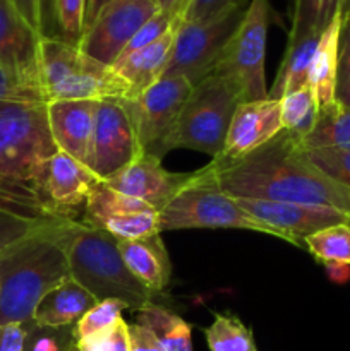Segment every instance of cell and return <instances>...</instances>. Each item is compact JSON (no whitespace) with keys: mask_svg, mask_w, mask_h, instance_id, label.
Returning <instances> with one entry per match:
<instances>
[{"mask_svg":"<svg viewBox=\"0 0 350 351\" xmlns=\"http://www.w3.org/2000/svg\"><path fill=\"white\" fill-rule=\"evenodd\" d=\"M106 2H110V0H88V7H86V19H84V26L86 24L91 23L93 19H95L96 14L102 10V7L105 5Z\"/></svg>","mask_w":350,"mask_h":351,"instance_id":"obj_47","label":"cell"},{"mask_svg":"<svg viewBox=\"0 0 350 351\" xmlns=\"http://www.w3.org/2000/svg\"><path fill=\"white\" fill-rule=\"evenodd\" d=\"M98 101L96 99H62L47 103L48 127L60 153L88 163Z\"/></svg>","mask_w":350,"mask_h":351,"instance_id":"obj_18","label":"cell"},{"mask_svg":"<svg viewBox=\"0 0 350 351\" xmlns=\"http://www.w3.org/2000/svg\"><path fill=\"white\" fill-rule=\"evenodd\" d=\"M240 2H247V0H189L184 12H182L180 21L182 23L208 21Z\"/></svg>","mask_w":350,"mask_h":351,"instance_id":"obj_37","label":"cell"},{"mask_svg":"<svg viewBox=\"0 0 350 351\" xmlns=\"http://www.w3.org/2000/svg\"><path fill=\"white\" fill-rule=\"evenodd\" d=\"M47 103L5 101L0 105V209L31 221H54L36 192L41 167L57 153Z\"/></svg>","mask_w":350,"mask_h":351,"instance_id":"obj_2","label":"cell"},{"mask_svg":"<svg viewBox=\"0 0 350 351\" xmlns=\"http://www.w3.org/2000/svg\"><path fill=\"white\" fill-rule=\"evenodd\" d=\"M130 351H163L160 343L146 328L139 324H127Z\"/></svg>","mask_w":350,"mask_h":351,"instance_id":"obj_40","label":"cell"},{"mask_svg":"<svg viewBox=\"0 0 350 351\" xmlns=\"http://www.w3.org/2000/svg\"><path fill=\"white\" fill-rule=\"evenodd\" d=\"M40 17L41 36L57 38V27H55V0H40Z\"/></svg>","mask_w":350,"mask_h":351,"instance_id":"obj_42","label":"cell"},{"mask_svg":"<svg viewBox=\"0 0 350 351\" xmlns=\"http://www.w3.org/2000/svg\"><path fill=\"white\" fill-rule=\"evenodd\" d=\"M189 0H154V3H156V7L160 10H163V12L170 14V16L177 17V19H180L182 12H184L185 5H187Z\"/></svg>","mask_w":350,"mask_h":351,"instance_id":"obj_46","label":"cell"},{"mask_svg":"<svg viewBox=\"0 0 350 351\" xmlns=\"http://www.w3.org/2000/svg\"><path fill=\"white\" fill-rule=\"evenodd\" d=\"M194 171L174 173L165 170L160 158L144 153L105 184L122 194L146 202L160 213L175 195L194 182Z\"/></svg>","mask_w":350,"mask_h":351,"instance_id":"obj_16","label":"cell"},{"mask_svg":"<svg viewBox=\"0 0 350 351\" xmlns=\"http://www.w3.org/2000/svg\"><path fill=\"white\" fill-rule=\"evenodd\" d=\"M19 95V86L16 79L0 65V105L5 101H12Z\"/></svg>","mask_w":350,"mask_h":351,"instance_id":"obj_43","label":"cell"},{"mask_svg":"<svg viewBox=\"0 0 350 351\" xmlns=\"http://www.w3.org/2000/svg\"><path fill=\"white\" fill-rule=\"evenodd\" d=\"M304 247L321 263L350 266V223H338L307 235Z\"/></svg>","mask_w":350,"mask_h":351,"instance_id":"obj_29","label":"cell"},{"mask_svg":"<svg viewBox=\"0 0 350 351\" xmlns=\"http://www.w3.org/2000/svg\"><path fill=\"white\" fill-rule=\"evenodd\" d=\"M100 182L86 165L57 151L38 173L36 192L54 221L81 223L89 195Z\"/></svg>","mask_w":350,"mask_h":351,"instance_id":"obj_11","label":"cell"},{"mask_svg":"<svg viewBox=\"0 0 350 351\" xmlns=\"http://www.w3.org/2000/svg\"><path fill=\"white\" fill-rule=\"evenodd\" d=\"M178 23H180V19H177V17L170 16V14L158 9L156 12H154L153 16H151L150 19H148L139 29H137V33L134 34L132 40L127 43V47L124 48V51L120 53L119 58L129 57V55H132L134 51L150 47V45H153L154 41L160 40L161 36H165L168 31L174 29ZM119 58H117V60H119Z\"/></svg>","mask_w":350,"mask_h":351,"instance_id":"obj_33","label":"cell"},{"mask_svg":"<svg viewBox=\"0 0 350 351\" xmlns=\"http://www.w3.org/2000/svg\"><path fill=\"white\" fill-rule=\"evenodd\" d=\"M38 69L45 101L127 98V88L112 67L82 53L60 38L41 36Z\"/></svg>","mask_w":350,"mask_h":351,"instance_id":"obj_5","label":"cell"},{"mask_svg":"<svg viewBox=\"0 0 350 351\" xmlns=\"http://www.w3.org/2000/svg\"><path fill=\"white\" fill-rule=\"evenodd\" d=\"M343 12V10H342ZM342 12L331 21L328 27L319 36L314 57H312L311 72H309V86L312 89L318 108L333 105L336 89V74H338V41L340 26H342Z\"/></svg>","mask_w":350,"mask_h":351,"instance_id":"obj_22","label":"cell"},{"mask_svg":"<svg viewBox=\"0 0 350 351\" xmlns=\"http://www.w3.org/2000/svg\"><path fill=\"white\" fill-rule=\"evenodd\" d=\"M205 338L209 351H257L250 329L235 315L215 314Z\"/></svg>","mask_w":350,"mask_h":351,"instance_id":"obj_28","label":"cell"},{"mask_svg":"<svg viewBox=\"0 0 350 351\" xmlns=\"http://www.w3.org/2000/svg\"><path fill=\"white\" fill-rule=\"evenodd\" d=\"M57 223H43V221H31V219L21 218V216L10 215V213L0 209V252L7 247L41 232L43 228Z\"/></svg>","mask_w":350,"mask_h":351,"instance_id":"obj_36","label":"cell"},{"mask_svg":"<svg viewBox=\"0 0 350 351\" xmlns=\"http://www.w3.org/2000/svg\"><path fill=\"white\" fill-rule=\"evenodd\" d=\"M58 237L67 256L71 278L96 300H120L136 312L150 304L153 293L126 266L119 240L82 223H65Z\"/></svg>","mask_w":350,"mask_h":351,"instance_id":"obj_4","label":"cell"},{"mask_svg":"<svg viewBox=\"0 0 350 351\" xmlns=\"http://www.w3.org/2000/svg\"><path fill=\"white\" fill-rule=\"evenodd\" d=\"M96 304L98 300L86 288L69 278L45 295L34 311L33 322L38 328H72Z\"/></svg>","mask_w":350,"mask_h":351,"instance_id":"obj_21","label":"cell"},{"mask_svg":"<svg viewBox=\"0 0 350 351\" xmlns=\"http://www.w3.org/2000/svg\"><path fill=\"white\" fill-rule=\"evenodd\" d=\"M177 26L150 47L141 48L129 57L119 58L115 64L110 65L127 88V98L124 99L136 98L163 77L174 47Z\"/></svg>","mask_w":350,"mask_h":351,"instance_id":"obj_19","label":"cell"},{"mask_svg":"<svg viewBox=\"0 0 350 351\" xmlns=\"http://www.w3.org/2000/svg\"><path fill=\"white\" fill-rule=\"evenodd\" d=\"M72 341V328H38L27 322V338L24 351H69Z\"/></svg>","mask_w":350,"mask_h":351,"instance_id":"obj_35","label":"cell"},{"mask_svg":"<svg viewBox=\"0 0 350 351\" xmlns=\"http://www.w3.org/2000/svg\"><path fill=\"white\" fill-rule=\"evenodd\" d=\"M283 130L278 99H257L237 106L226 132L225 146L220 156L213 158L211 167H225L247 156Z\"/></svg>","mask_w":350,"mask_h":351,"instance_id":"obj_15","label":"cell"},{"mask_svg":"<svg viewBox=\"0 0 350 351\" xmlns=\"http://www.w3.org/2000/svg\"><path fill=\"white\" fill-rule=\"evenodd\" d=\"M319 36H305L301 40L287 41L278 74L271 89H268V98L280 101L288 93L309 86V72H311L312 57H314Z\"/></svg>","mask_w":350,"mask_h":351,"instance_id":"obj_23","label":"cell"},{"mask_svg":"<svg viewBox=\"0 0 350 351\" xmlns=\"http://www.w3.org/2000/svg\"><path fill=\"white\" fill-rule=\"evenodd\" d=\"M127 307L124 302L120 300H102L89 308L74 326H72V338L74 341L78 339L89 338V336L103 335L108 332L119 324L122 319V312Z\"/></svg>","mask_w":350,"mask_h":351,"instance_id":"obj_31","label":"cell"},{"mask_svg":"<svg viewBox=\"0 0 350 351\" xmlns=\"http://www.w3.org/2000/svg\"><path fill=\"white\" fill-rule=\"evenodd\" d=\"M136 324L146 328L163 351H192L191 326L174 312L153 302L137 311Z\"/></svg>","mask_w":350,"mask_h":351,"instance_id":"obj_24","label":"cell"},{"mask_svg":"<svg viewBox=\"0 0 350 351\" xmlns=\"http://www.w3.org/2000/svg\"><path fill=\"white\" fill-rule=\"evenodd\" d=\"M69 351H79V348H78V346H75L74 341H72V345H71V348H69Z\"/></svg>","mask_w":350,"mask_h":351,"instance_id":"obj_48","label":"cell"},{"mask_svg":"<svg viewBox=\"0 0 350 351\" xmlns=\"http://www.w3.org/2000/svg\"><path fill=\"white\" fill-rule=\"evenodd\" d=\"M96 230H103L119 242H130V240L146 239V237L160 233V213L150 208L139 213H127V215L112 216L98 225L93 226Z\"/></svg>","mask_w":350,"mask_h":351,"instance_id":"obj_30","label":"cell"},{"mask_svg":"<svg viewBox=\"0 0 350 351\" xmlns=\"http://www.w3.org/2000/svg\"><path fill=\"white\" fill-rule=\"evenodd\" d=\"M318 113L319 108L311 86H304L297 91L288 93L280 99L281 125L301 141L314 129L318 122Z\"/></svg>","mask_w":350,"mask_h":351,"instance_id":"obj_27","label":"cell"},{"mask_svg":"<svg viewBox=\"0 0 350 351\" xmlns=\"http://www.w3.org/2000/svg\"><path fill=\"white\" fill-rule=\"evenodd\" d=\"M88 0H55L57 38L78 47L84 29Z\"/></svg>","mask_w":350,"mask_h":351,"instance_id":"obj_32","label":"cell"},{"mask_svg":"<svg viewBox=\"0 0 350 351\" xmlns=\"http://www.w3.org/2000/svg\"><path fill=\"white\" fill-rule=\"evenodd\" d=\"M192 84L182 75H168L132 99H122L144 153L163 158L165 141L170 136Z\"/></svg>","mask_w":350,"mask_h":351,"instance_id":"obj_10","label":"cell"},{"mask_svg":"<svg viewBox=\"0 0 350 351\" xmlns=\"http://www.w3.org/2000/svg\"><path fill=\"white\" fill-rule=\"evenodd\" d=\"M304 151V149H302ZM305 158L331 180L350 189V151L311 149L304 151Z\"/></svg>","mask_w":350,"mask_h":351,"instance_id":"obj_34","label":"cell"},{"mask_svg":"<svg viewBox=\"0 0 350 351\" xmlns=\"http://www.w3.org/2000/svg\"><path fill=\"white\" fill-rule=\"evenodd\" d=\"M27 324H0V351H24Z\"/></svg>","mask_w":350,"mask_h":351,"instance_id":"obj_39","label":"cell"},{"mask_svg":"<svg viewBox=\"0 0 350 351\" xmlns=\"http://www.w3.org/2000/svg\"><path fill=\"white\" fill-rule=\"evenodd\" d=\"M110 351H130L129 346V331H127V322L120 319L119 324L112 331V346Z\"/></svg>","mask_w":350,"mask_h":351,"instance_id":"obj_44","label":"cell"},{"mask_svg":"<svg viewBox=\"0 0 350 351\" xmlns=\"http://www.w3.org/2000/svg\"><path fill=\"white\" fill-rule=\"evenodd\" d=\"M119 250L130 273L151 293L167 290L172 278V263L161 233L130 242H119Z\"/></svg>","mask_w":350,"mask_h":351,"instance_id":"obj_20","label":"cell"},{"mask_svg":"<svg viewBox=\"0 0 350 351\" xmlns=\"http://www.w3.org/2000/svg\"><path fill=\"white\" fill-rule=\"evenodd\" d=\"M194 182L215 185L232 197L321 206L350 216V189L331 180L305 158L301 139L288 130L247 156L194 171Z\"/></svg>","mask_w":350,"mask_h":351,"instance_id":"obj_1","label":"cell"},{"mask_svg":"<svg viewBox=\"0 0 350 351\" xmlns=\"http://www.w3.org/2000/svg\"><path fill=\"white\" fill-rule=\"evenodd\" d=\"M304 151L345 149L350 151V108L340 103L319 110L318 122L309 136L301 141Z\"/></svg>","mask_w":350,"mask_h":351,"instance_id":"obj_25","label":"cell"},{"mask_svg":"<svg viewBox=\"0 0 350 351\" xmlns=\"http://www.w3.org/2000/svg\"><path fill=\"white\" fill-rule=\"evenodd\" d=\"M247 2H240L218 16L201 23H178L170 58L163 77L182 75L192 86L211 74L246 14Z\"/></svg>","mask_w":350,"mask_h":351,"instance_id":"obj_9","label":"cell"},{"mask_svg":"<svg viewBox=\"0 0 350 351\" xmlns=\"http://www.w3.org/2000/svg\"><path fill=\"white\" fill-rule=\"evenodd\" d=\"M242 101L239 89L218 74L206 75L192 86L178 119L165 141L163 153L192 149L216 158L225 146L226 132L237 106Z\"/></svg>","mask_w":350,"mask_h":351,"instance_id":"obj_6","label":"cell"},{"mask_svg":"<svg viewBox=\"0 0 350 351\" xmlns=\"http://www.w3.org/2000/svg\"><path fill=\"white\" fill-rule=\"evenodd\" d=\"M191 228L249 230L287 242L280 232L244 211L235 197L215 185L198 182H192L160 211V233Z\"/></svg>","mask_w":350,"mask_h":351,"instance_id":"obj_8","label":"cell"},{"mask_svg":"<svg viewBox=\"0 0 350 351\" xmlns=\"http://www.w3.org/2000/svg\"><path fill=\"white\" fill-rule=\"evenodd\" d=\"M347 3L349 0H295L288 40L323 34Z\"/></svg>","mask_w":350,"mask_h":351,"instance_id":"obj_26","label":"cell"},{"mask_svg":"<svg viewBox=\"0 0 350 351\" xmlns=\"http://www.w3.org/2000/svg\"><path fill=\"white\" fill-rule=\"evenodd\" d=\"M235 201L244 211L280 232L288 243L297 247H304L305 237L319 230L338 223H350V216L321 206L246 197H235Z\"/></svg>","mask_w":350,"mask_h":351,"instance_id":"obj_14","label":"cell"},{"mask_svg":"<svg viewBox=\"0 0 350 351\" xmlns=\"http://www.w3.org/2000/svg\"><path fill=\"white\" fill-rule=\"evenodd\" d=\"M57 223L0 252V324H27L47 293L71 278Z\"/></svg>","mask_w":350,"mask_h":351,"instance_id":"obj_3","label":"cell"},{"mask_svg":"<svg viewBox=\"0 0 350 351\" xmlns=\"http://www.w3.org/2000/svg\"><path fill=\"white\" fill-rule=\"evenodd\" d=\"M338 50H350V0L342 12V26H340Z\"/></svg>","mask_w":350,"mask_h":351,"instance_id":"obj_45","label":"cell"},{"mask_svg":"<svg viewBox=\"0 0 350 351\" xmlns=\"http://www.w3.org/2000/svg\"><path fill=\"white\" fill-rule=\"evenodd\" d=\"M143 154L144 151L122 99H100L86 167L100 180L106 182Z\"/></svg>","mask_w":350,"mask_h":351,"instance_id":"obj_12","label":"cell"},{"mask_svg":"<svg viewBox=\"0 0 350 351\" xmlns=\"http://www.w3.org/2000/svg\"><path fill=\"white\" fill-rule=\"evenodd\" d=\"M158 10L154 0H110L82 29L78 48L88 57L113 65L141 26Z\"/></svg>","mask_w":350,"mask_h":351,"instance_id":"obj_13","label":"cell"},{"mask_svg":"<svg viewBox=\"0 0 350 351\" xmlns=\"http://www.w3.org/2000/svg\"><path fill=\"white\" fill-rule=\"evenodd\" d=\"M270 23V0H249L242 21L211 72L233 82L244 103L268 98L264 60Z\"/></svg>","mask_w":350,"mask_h":351,"instance_id":"obj_7","label":"cell"},{"mask_svg":"<svg viewBox=\"0 0 350 351\" xmlns=\"http://www.w3.org/2000/svg\"><path fill=\"white\" fill-rule=\"evenodd\" d=\"M17 12L24 21L41 36V17H40V0H12Z\"/></svg>","mask_w":350,"mask_h":351,"instance_id":"obj_41","label":"cell"},{"mask_svg":"<svg viewBox=\"0 0 350 351\" xmlns=\"http://www.w3.org/2000/svg\"><path fill=\"white\" fill-rule=\"evenodd\" d=\"M40 38L21 17L12 0H0V65L23 84L41 93L38 69Z\"/></svg>","mask_w":350,"mask_h":351,"instance_id":"obj_17","label":"cell"},{"mask_svg":"<svg viewBox=\"0 0 350 351\" xmlns=\"http://www.w3.org/2000/svg\"><path fill=\"white\" fill-rule=\"evenodd\" d=\"M335 99L350 108V50H338V74H336Z\"/></svg>","mask_w":350,"mask_h":351,"instance_id":"obj_38","label":"cell"}]
</instances>
